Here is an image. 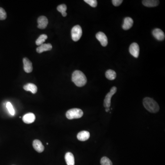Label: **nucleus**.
<instances>
[{
	"mask_svg": "<svg viewBox=\"0 0 165 165\" xmlns=\"http://www.w3.org/2000/svg\"><path fill=\"white\" fill-rule=\"evenodd\" d=\"M106 77L108 79L113 80L115 79L117 77L116 73L113 70L109 69L106 73Z\"/></svg>",
	"mask_w": 165,
	"mask_h": 165,
	"instance_id": "obj_19",
	"label": "nucleus"
},
{
	"mask_svg": "<svg viewBox=\"0 0 165 165\" xmlns=\"http://www.w3.org/2000/svg\"><path fill=\"white\" fill-rule=\"evenodd\" d=\"M96 38L100 41L102 46L105 47L107 45V37L103 32H99L97 33L96 35Z\"/></svg>",
	"mask_w": 165,
	"mask_h": 165,
	"instance_id": "obj_7",
	"label": "nucleus"
},
{
	"mask_svg": "<svg viewBox=\"0 0 165 165\" xmlns=\"http://www.w3.org/2000/svg\"><path fill=\"white\" fill-rule=\"evenodd\" d=\"M67 9V7L65 4H61V5H59L57 8V10L58 11L60 12L62 14L63 17H66L67 15V13L66 12V11Z\"/></svg>",
	"mask_w": 165,
	"mask_h": 165,
	"instance_id": "obj_20",
	"label": "nucleus"
},
{
	"mask_svg": "<svg viewBox=\"0 0 165 165\" xmlns=\"http://www.w3.org/2000/svg\"><path fill=\"white\" fill-rule=\"evenodd\" d=\"M84 1L93 8H95L97 6V1L96 0H84Z\"/></svg>",
	"mask_w": 165,
	"mask_h": 165,
	"instance_id": "obj_25",
	"label": "nucleus"
},
{
	"mask_svg": "<svg viewBox=\"0 0 165 165\" xmlns=\"http://www.w3.org/2000/svg\"><path fill=\"white\" fill-rule=\"evenodd\" d=\"M24 63V68L25 72L27 73H30L33 71V66L31 61L27 58H24L23 59Z\"/></svg>",
	"mask_w": 165,
	"mask_h": 165,
	"instance_id": "obj_10",
	"label": "nucleus"
},
{
	"mask_svg": "<svg viewBox=\"0 0 165 165\" xmlns=\"http://www.w3.org/2000/svg\"><path fill=\"white\" fill-rule=\"evenodd\" d=\"M52 48V46L51 44H43L37 47L36 51L38 53H41L44 51H51Z\"/></svg>",
	"mask_w": 165,
	"mask_h": 165,
	"instance_id": "obj_13",
	"label": "nucleus"
},
{
	"mask_svg": "<svg viewBox=\"0 0 165 165\" xmlns=\"http://www.w3.org/2000/svg\"><path fill=\"white\" fill-rule=\"evenodd\" d=\"M90 137V134L86 131H82L79 132L77 135V139L81 141L87 140Z\"/></svg>",
	"mask_w": 165,
	"mask_h": 165,
	"instance_id": "obj_15",
	"label": "nucleus"
},
{
	"mask_svg": "<svg viewBox=\"0 0 165 165\" xmlns=\"http://www.w3.org/2000/svg\"><path fill=\"white\" fill-rule=\"evenodd\" d=\"M83 111L78 108H73L66 112V117L69 120L81 118L83 116Z\"/></svg>",
	"mask_w": 165,
	"mask_h": 165,
	"instance_id": "obj_3",
	"label": "nucleus"
},
{
	"mask_svg": "<svg viewBox=\"0 0 165 165\" xmlns=\"http://www.w3.org/2000/svg\"><path fill=\"white\" fill-rule=\"evenodd\" d=\"M101 165H112L111 160L107 157H103L101 160Z\"/></svg>",
	"mask_w": 165,
	"mask_h": 165,
	"instance_id": "obj_22",
	"label": "nucleus"
},
{
	"mask_svg": "<svg viewBox=\"0 0 165 165\" xmlns=\"http://www.w3.org/2000/svg\"><path fill=\"white\" fill-rule=\"evenodd\" d=\"M38 28L40 29H45L46 28L48 24V20L47 18L45 16H40L38 18Z\"/></svg>",
	"mask_w": 165,
	"mask_h": 165,
	"instance_id": "obj_9",
	"label": "nucleus"
},
{
	"mask_svg": "<svg viewBox=\"0 0 165 165\" xmlns=\"http://www.w3.org/2000/svg\"><path fill=\"white\" fill-rule=\"evenodd\" d=\"M123 1L122 0H112V2L113 5L115 7H118V6H120L122 2H123Z\"/></svg>",
	"mask_w": 165,
	"mask_h": 165,
	"instance_id": "obj_26",
	"label": "nucleus"
},
{
	"mask_svg": "<svg viewBox=\"0 0 165 165\" xmlns=\"http://www.w3.org/2000/svg\"><path fill=\"white\" fill-rule=\"evenodd\" d=\"M142 3L144 6L149 8H152L157 6L159 4V1L157 0H144Z\"/></svg>",
	"mask_w": 165,
	"mask_h": 165,
	"instance_id": "obj_16",
	"label": "nucleus"
},
{
	"mask_svg": "<svg viewBox=\"0 0 165 165\" xmlns=\"http://www.w3.org/2000/svg\"><path fill=\"white\" fill-rule=\"evenodd\" d=\"M25 91H30L33 94H35L37 91V87L34 84L28 83L24 86Z\"/></svg>",
	"mask_w": 165,
	"mask_h": 165,
	"instance_id": "obj_18",
	"label": "nucleus"
},
{
	"mask_svg": "<svg viewBox=\"0 0 165 165\" xmlns=\"http://www.w3.org/2000/svg\"><path fill=\"white\" fill-rule=\"evenodd\" d=\"M48 37L46 35H41L39 36V38L37 39L36 41V45L40 46L41 45L44 44V42L45 41V40L47 39Z\"/></svg>",
	"mask_w": 165,
	"mask_h": 165,
	"instance_id": "obj_21",
	"label": "nucleus"
},
{
	"mask_svg": "<svg viewBox=\"0 0 165 165\" xmlns=\"http://www.w3.org/2000/svg\"><path fill=\"white\" fill-rule=\"evenodd\" d=\"M72 80L78 87H83L87 83V78L84 74L79 70L75 71L72 74Z\"/></svg>",
	"mask_w": 165,
	"mask_h": 165,
	"instance_id": "obj_1",
	"label": "nucleus"
},
{
	"mask_svg": "<svg viewBox=\"0 0 165 165\" xmlns=\"http://www.w3.org/2000/svg\"><path fill=\"white\" fill-rule=\"evenodd\" d=\"M110 111L109 108H106V112H108V111Z\"/></svg>",
	"mask_w": 165,
	"mask_h": 165,
	"instance_id": "obj_27",
	"label": "nucleus"
},
{
	"mask_svg": "<svg viewBox=\"0 0 165 165\" xmlns=\"http://www.w3.org/2000/svg\"><path fill=\"white\" fill-rule=\"evenodd\" d=\"M7 13L4 9L0 8V20H5L7 18Z\"/></svg>",
	"mask_w": 165,
	"mask_h": 165,
	"instance_id": "obj_23",
	"label": "nucleus"
},
{
	"mask_svg": "<svg viewBox=\"0 0 165 165\" xmlns=\"http://www.w3.org/2000/svg\"><path fill=\"white\" fill-rule=\"evenodd\" d=\"M65 159L67 165H74V157L71 152H67L65 156Z\"/></svg>",
	"mask_w": 165,
	"mask_h": 165,
	"instance_id": "obj_17",
	"label": "nucleus"
},
{
	"mask_svg": "<svg viewBox=\"0 0 165 165\" xmlns=\"http://www.w3.org/2000/svg\"><path fill=\"white\" fill-rule=\"evenodd\" d=\"M133 20L132 18L130 17L125 18L124 20V23L122 26V28L124 30H128L133 26Z\"/></svg>",
	"mask_w": 165,
	"mask_h": 165,
	"instance_id": "obj_14",
	"label": "nucleus"
},
{
	"mask_svg": "<svg viewBox=\"0 0 165 165\" xmlns=\"http://www.w3.org/2000/svg\"><path fill=\"white\" fill-rule=\"evenodd\" d=\"M117 91V88L114 86L111 88L110 91L106 95L104 101V106L106 108H109L110 107L111 97L116 93Z\"/></svg>",
	"mask_w": 165,
	"mask_h": 165,
	"instance_id": "obj_5",
	"label": "nucleus"
},
{
	"mask_svg": "<svg viewBox=\"0 0 165 165\" xmlns=\"http://www.w3.org/2000/svg\"><path fill=\"white\" fill-rule=\"evenodd\" d=\"M35 120V116L34 114L28 113L24 115L23 117V121L24 123L27 124H32Z\"/></svg>",
	"mask_w": 165,
	"mask_h": 165,
	"instance_id": "obj_11",
	"label": "nucleus"
},
{
	"mask_svg": "<svg viewBox=\"0 0 165 165\" xmlns=\"http://www.w3.org/2000/svg\"><path fill=\"white\" fill-rule=\"evenodd\" d=\"M130 54L135 58H138L140 53V47L138 44L133 43L130 45L129 49Z\"/></svg>",
	"mask_w": 165,
	"mask_h": 165,
	"instance_id": "obj_6",
	"label": "nucleus"
},
{
	"mask_svg": "<svg viewBox=\"0 0 165 165\" xmlns=\"http://www.w3.org/2000/svg\"><path fill=\"white\" fill-rule=\"evenodd\" d=\"M33 146L35 150L39 153H41L44 150V146L39 140H35L33 141Z\"/></svg>",
	"mask_w": 165,
	"mask_h": 165,
	"instance_id": "obj_12",
	"label": "nucleus"
},
{
	"mask_svg": "<svg viewBox=\"0 0 165 165\" xmlns=\"http://www.w3.org/2000/svg\"><path fill=\"white\" fill-rule=\"evenodd\" d=\"M82 35V29L78 25L75 26L71 30L72 39L74 41H78L80 40Z\"/></svg>",
	"mask_w": 165,
	"mask_h": 165,
	"instance_id": "obj_4",
	"label": "nucleus"
},
{
	"mask_svg": "<svg viewBox=\"0 0 165 165\" xmlns=\"http://www.w3.org/2000/svg\"><path fill=\"white\" fill-rule=\"evenodd\" d=\"M152 34L158 41H162L165 39V34L162 30L159 28L154 29L152 31Z\"/></svg>",
	"mask_w": 165,
	"mask_h": 165,
	"instance_id": "obj_8",
	"label": "nucleus"
},
{
	"mask_svg": "<svg viewBox=\"0 0 165 165\" xmlns=\"http://www.w3.org/2000/svg\"><path fill=\"white\" fill-rule=\"evenodd\" d=\"M143 105L148 111L151 113H157L159 111V106L158 103L150 97H145L144 99Z\"/></svg>",
	"mask_w": 165,
	"mask_h": 165,
	"instance_id": "obj_2",
	"label": "nucleus"
},
{
	"mask_svg": "<svg viewBox=\"0 0 165 165\" xmlns=\"http://www.w3.org/2000/svg\"><path fill=\"white\" fill-rule=\"evenodd\" d=\"M7 108L8 109L9 113L12 116H14L15 115V111L13 108V106L12 105L10 102H8L7 104Z\"/></svg>",
	"mask_w": 165,
	"mask_h": 165,
	"instance_id": "obj_24",
	"label": "nucleus"
}]
</instances>
